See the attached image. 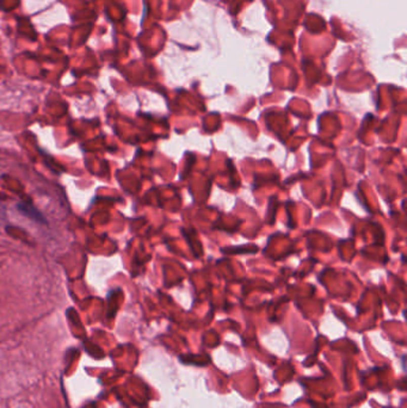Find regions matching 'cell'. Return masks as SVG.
<instances>
[{
  "label": "cell",
  "instance_id": "cell-1",
  "mask_svg": "<svg viewBox=\"0 0 407 408\" xmlns=\"http://www.w3.org/2000/svg\"><path fill=\"white\" fill-rule=\"evenodd\" d=\"M18 208H19V210L21 211H23V213H24L25 215H28V216L30 217L31 216V218H36V220H41V215H39V213L38 211H36V210H34V209L31 208V205H25V204H19L18 205Z\"/></svg>",
  "mask_w": 407,
  "mask_h": 408
}]
</instances>
